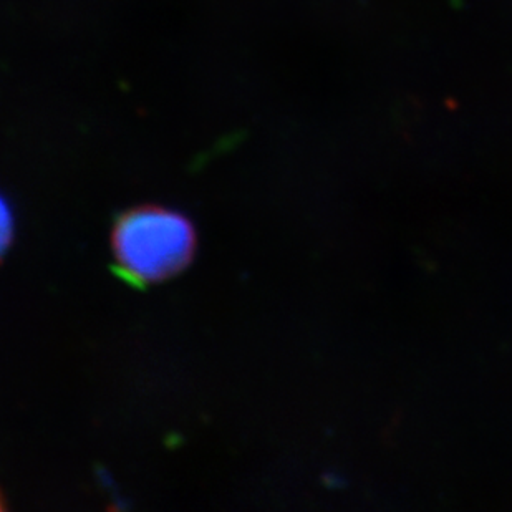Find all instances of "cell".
I'll use <instances>...</instances> for the list:
<instances>
[{"instance_id":"7a4b0ae2","label":"cell","mask_w":512,"mask_h":512,"mask_svg":"<svg viewBox=\"0 0 512 512\" xmlns=\"http://www.w3.org/2000/svg\"><path fill=\"white\" fill-rule=\"evenodd\" d=\"M14 237V218L7 201L0 196V261L9 249L10 242Z\"/></svg>"},{"instance_id":"3957f363","label":"cell","mask_w":512,"mask_h":512,"mask_svg":"<svg viewBox=\"0 0 512 512\" xmlns=\"http://www.w3.org/2000/svg\"><path fill=\"white\" fill-rule=\"evenodd\" d=\"M4 509V503H2V496H0V511Z\"/></svg>"},{"instance_id":"6da1fadb","label":"cell","mask_w":512,"mask_h":512,"mask_svg":"<svg viewBox=\"0 0 512 512\" xmlns=\"http://www.w3.org/2000/svg\"><path fill=\"white\" fill-rule=\"evenodd\" d=\"M112 246L123 276L136 284H151L188 266L196 249V232L183 214L146 206L118 219Z\"/></svg>"}]
</instances>
